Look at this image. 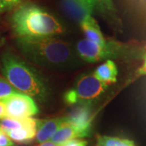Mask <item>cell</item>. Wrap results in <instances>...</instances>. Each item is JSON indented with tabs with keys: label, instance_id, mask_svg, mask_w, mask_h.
Masks as SVG:
<instances>
[{
	"label": "cell",
	"instance_id": "30bf717a",
	"mask_svg": "<svg viewBox=\"0 0 146 146\" xmlns=\"http://www.w3.org/2000/svg\"><path fill=\"white\" fill-rule=\"evenodd\" d=\"M80 25L86 40L97 43L101 46H105L108 43L105 39L102 32L98 25V23L93 16H89L82 21Z\"/></svg>",
	"mask_w": 146,
	"mask_h": 146
},
{
	"label": "cell",
	"instance_id": "277c9868",
	"mask_svg": "<svg viewBox=\"0 0 146 146\" xmlns=\"http://www.w3.org/2000/svg\"><path fill=\"white\" fill-rule=\"evenodd\" d=\"M107 88V84L100 81L93 74L84 75L65 93L63 98L68 105L91 103L104 94Z\"/></svg>",
	"mask_w": 146,
	"mask_h": 146
},
{
	"label": "cell",
	"instance_id": "4fadbf2b",
	"mask_svg": "<svg viewBox=\"0 0 146 146\" xmlns=\"http://www.w3.org/2000/svg\"><path fill=\"white\" fill-rule=\"evenodd\" d=\"M82 137L84 136L78 129L68 123H65L58 128V130L54 133V135L50 138V141L61 145L68 141Z\"/></svg>",
	"mask_w": 146,
	"mask_h": 146
},
{
	"label": "cell",
	"instance_id": "e0dca14e",
	"mask_svg": "<svg viewBox=\"0 0 146 146\" xmlns=\"http://www.w3.org/2000/svg\"><path fill=\"white\" fill-rule=\"evenodd\" d=\"M0 146H15L13 141L9 136L0 130Z\"/></svg>",
	"mask_w": 146,
	"mask_h": 146
},
{
	"label": "cell",
	"instance_id": "7a4b0ae2",
	"mask_svg": "<svg viewBox=\"0 0 146 146\" xmlns=\"http://www.w3.org/2000/svg\"><path fill=\"white\" fill-rule=\"evenodd\" d=\"M16 44L27 58L46 68H68L76 63L71 45L54 36L16 38Z\"/></svg>",
	"mask_w": 146,
	"mask_h": 146
},
{
	"label": "cell",
	"instance_id": "5bb4252c",
	"mask_svg": "<svg viewBox=\"0 0 146 146\" xmlns=\"http://www.w3.org/2000/svg\"><path fill=\"white\" fill-rule=\"evenodd\" d=\"M37 128L38 127L36 126H27L11 130L6 134L10 137L12 141L21 144H28L35 138Z\"/></svg>",
	"mask_w": 146,
	"mask_h": 146
},
{
	"label": "cell",
	"instance_id": "603a6c76",
	"mask_svg": "<svg viewBox=\"0 0 146 146\" xmlns=\"http://www.w3.org/2000/svg\"><path fill=\"white\" fill-rule=\"evenodd\" d=\"M137 1L141 4H144V5L146 6V0H137Z\"/></svg>",
	"mask_w": 146,
	"mask_h": 146
},
{
	"label": "cell",
	"instance_id": "cb8c5ba5",
	"mask_svg": "<svg viewBox=\"0 0 146 146\" xmlns=\"http://www.w3.org/2000/svg\"><path fill=\"white\" fill-rule=\"evenodd\" d=\"M4 10H3V7H2V4H1V3H0V14L2 13V12H3Z\"/></svg>",
	"mask_w": 146,
	"mask_h": 146
},
{
	"label": "cell",
	"instance_id": "ffe728a7",
	"mask_svg": "<svg viewBox=\"0 0 146 146\" xmlns=\"http://www.w3.org/2000/svg\"><path fill=\"white\" fill-rule=\"evenodd\" d=\"M136 76H146V53L143 58V63L141 66L137 69L136 72Z\"/></svg>",
	"mask_w": 146,
	"mask_h": 146
},
{
	"label": "cell",
	"instance_id": "8fae6325",
	"mask_svg": "<svg viewBox=\"0 0 146 146\" xmlns=\"http://www.w3.org/2000/svg\"><path fill=\"white\" fill-rule=\"evenodd\" d=\"M66 123V118H55L51 119L42 121L36 130L35 140L38 143H42L45 141H50L54 133L58 130V128Z\"/></svg>",
	"mask_w": 146,
	"mask_h": 146
},
{
	"label": "cell",
	"instance_id": "9a60e30c",
	"mask_svg": "<svg viewBox=\"0 0 146 146\" xmlns=\"http://www.w3.org/2000/svg\"><path fill=\"white\" fill-rule=\"evenodd\" d=\"M98 146H135V144L128 139L100 136L98 137Z\"/></svg>",
	"mask_w": 146,
	"mask_h": 146
},
{
	"label": "cell",
	"instance_id": "6da1fadb",
	"mask_svg": "<svg viewBox=\"0 0 146 146\" xmlns=\"http://www.w3.org/2000/svg\"><path fill=\"white\" fill-rule=\"evenodd\" d=\"M11 28L16 38L55 36L64 31L55 16L36 3L27 2L16 7L10 19Z\"/></svg>",
	"mask_w": 146,
	"mask_h": 146
},
{
	"label": "cell",
	"instance_id": "8992f818",
	"mask_svg": "<svg viewBox=\"0 0 146 146\" xmlns=\"http://www.w3.org/2000/svg\"><path fill=\"white\" fill-rule=\"evenodd\" d=\"M5 106L7 118L25 119L32 118L39 112L36 102L27 94L18 93L2 101Z\"/></svg>",
	"mask_w": 146,
	"mask_h": 146
},
{
	"label": "cell",
	"instance_id": "ac0fdd59",
	"mask_svg": "<svg viewBox=\"0 0 146 146\" xmlns=\"http://www.w3.org/2000/svg\"><path fill=\"white\" fill-rule=\"evenodd\" d=\"M87 141L80 139H73L65 142L61 146H87Z\"/></svg>",
	"mask_w": 146,
	"mask_h": 146
},
{
	"label": "cell",
	"instance_id": "d6986e66",
	"mask_svg": "<svg viewBox=\"0 0 146 146\" xmlns=\"http://www.w3.org/2000/svg\"><path fill=\"white\" fill-rule=\"evenodd\" d=\"M21 0H0V3L2 4V7L3 10L6 11L9 9L11 7L16 5L18 3H20Z\"/></svg>",
	"mask_w": 146,
	"mask_h": 146
},
{
	"label": "cell",
	"instance_id": "2e32d148",
	"mask_svg": "<svg viewBox=\"0 0 146 146\" xmlns=\"http://www.w3.org/2000/svg\"><path fill=\"white\" fill-rule=\"evenodd\" d=\"M20 93L6 79L0 77V101Z\"/></svg>",
	"mask_w": 146,
	"mask_h": 146
},
{
	"label": "cell",
	"instance_id": "9c48e42d",
	"mask_svg": "<svg viewBox=\"0 0 146 146\" xmlns=\"http://www.w3.org/2000/svg\"><path fill=\"white\" fill-rule=\"evenodd\" d=\"M94 7L95 11L114 26H120L121 21L113 0H87Z\"/></svg>",
	"mask_w": 146,
	"mask_h": 146
},
{
	"label": "cell",
	"instance_id": "7402d4cb",
	"mask_svg": "<svg viewBox=\"0 0 146 146\" xmlns=\"http://www.w3.org/2000/svg\"><path fill=\"white\" fill-rule=\"evenodd\" d=\"M38 146H61V145H57V144L54 143V142H52V141H45V142H42V143H41V144H40Z\"/></svg>",
	"mask_w": 146,
	"mask_h": 146
},
{
	"label": "cell",
	"instance_id": "7c38bea8",
	"mask_svg": "<svg viewBox=\"0 0 146 146\" xmlns=\"http://www.w3.org/2000/svg\"><path fill=\"white\" fill-rule=\"evenodd\" d=\"M118 72V68L115 62L107 59L95 69L93 75L100 81L108 85L117 81Z\"/></svg>",
	"mask_w": 146,
	"mask_h": 146
},
{
	"label": "cell",
	"instance_id": "ba28073f",
	"mask_svg": "<svg viewBox=\"0 0 146 146\" xmlns=\"http://www.w3.org/2000/svg\"><path fill=\"white\" fill-rule=\"evenodd\" d=\"M60 6L66 16L78 24L95 12L94 5L87 0H60Z\"/></svg>",
	"mask_w": 146,
	"mask_h": 146
},
{
	"label": "cell",
	"instance_id": "5b68a950",
	"mask_svg": "<svg viewBox=\"0 0 146 146\" xmlns=\"http://www.w3.org/2000/svg\"><path fill=\"white\" fill-rule=\"evenodd\" d=\"M76 54L82 60L88 63H96L118 56L120 46L115 42H108L105 46L88 41L80 40L76 44Z\"/></svg>",
	"mask_w": 146,
	"mask_h": 146
},
{
	"label": "cell",
	"instance_id": "52a82bcc",
	"mask_svg": "<svg viewBox=\"0 0 146 146\" xmlns=\"http://www.w3.org/2000/svg\"><path fill=\"white\" fill-rule=\"evenodd\" d=\"M66 123L78 129L84 136H89L92 131L93 110L90 103L77 104L69 115L65 117Z\"/></svg>",
	"mask_w": 146,
	"mask_h": 146
},
{
	"label": "cell",
	"instance_id": "3957f363",
	"mask_svg": "<svg viewBox=\"0 0 146 146\" xmlns=\"http://www.w3.org/2000/svg\"><path fill=\"white\" fill-rule=\"evenodd\" d=\"M0 71L9 83L20 93L27 94L39 102H45L49 89L41 75L24 60L11 52L3 54Z\"/></svg>",
	"mask_w": 146,
	"mask_h": 146
},
{
	"label": "cell",
	"instance_id": "44dd1931",
	"mask_svg": "<svg viewBox=\"0 0 146 146\" xmlns=\"http://www.w3.org/2000/svg\"><path fill=\"white\" fill-rule=\"evenodd\" d=\"M7 118V115H6V110L4 103L0 101V119Z\"/></svg>",
	"mask_w": 146,
	"mask_h": 146
}]
</instances>
